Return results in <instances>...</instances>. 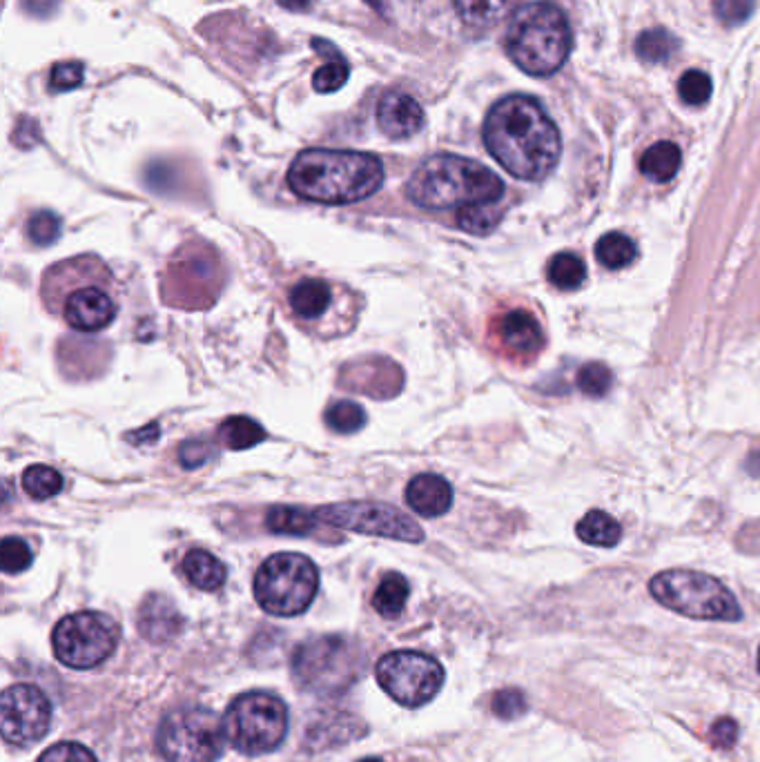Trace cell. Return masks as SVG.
<instances>
[{
  "label": "cell",
  "mask_w": 760,
  "mask_h": 762,
  "mask_svg": "<svg viewBox=\"0 0 760 762\" xmlns=\"http://www.w3.org/2000/svg\"><path fill=\"white\" fill-rule=\"evenodd\" d=\"M319 522L337 526V529L386 537L406 544H420L424 540L422 526L413 517L399 511L395 506L379 502H341L317 508Z\"/></svg>",
  "instance_id": "cell-14"
},
{
  "label": "cell",
  "mask_w": 760,
  "mask_h": 762,
  "mask_svg": "<svg viewBox=\"0 0 760 762\" xmlns=\"http://www.w3.org/2000/svg\"><path fill=\"white\" fill-rule=\"evenodd\" d=\"M286 312L306 335L328 341L353 332L362 312V297L344 281L299 275L286 286Z\"/></svg>",
  "instance_id": "cell-5"
},
{
  "label": "cell",
  "mask_w": 760,
  "mask_h": 762,
  "mask_svg": "<svg viewBox=\"0 0 760 762\" xmlns=\"http://www.w3.org/2000/svg\"><path fill=\"white\" fill-rule=\"evenodd\" d=\"M379 687L402 707L431 702L444 685V667L422 651H393L377 662Z\"/></svg>",
  "instance_id": "cell-13"
},
{
  "label": "cell",
  "mask_w": 760,
  "mask_h": 762,
  "mask_svg": "<svg viewBox=\"0 0 760 762\" xmlns=\"http://www.w3.org/2000/svg\"><path fill=\"white\" fill-rule=\"evenodd\" d=\"M518 3L520 0H453V7L466 25L486 29L502 23Z\"/></svg>",
  "instance_id": "cell-21"
},
{
  "label": "cell",
  "mask_w": 760,
  "mask_h": 762,
  "mask_svg": "<svg viewBox=\"0 0 760 762\" xmlns=\"http://www.w3.org/2000/svg\"><path fill=\"white\" fill-rule=\"evenodd\" d=\"M139 631L150 642H168L181 631V613L170 598L154 593L139 609Z\"/></svg>",
  "instance_id": "cell-19"
},
{
  "label": "cell",
  "mask_w": 760,
  "mask_h": 762,
  "mask_svg": "<svg viewBox=\"0 0 760 762\" xmlns=\"http://www.w3.org/2000/svg\"><path fill=\"white\" fill-rule=\"evenodd\" d=\"M277 3L284 9H288V12H308L317 0H277Z\"/></svg>",
  "instance_id": "cell-45"
},
{
  "label": "cell",
  "mask_w": 760,
  "mask_h": 762,
  "mask_svg": "<svg viewBox=\"0 0 760 762\" xmlns=\"http://www.w3.org/2000/svg\"><path fill=\"white\" fill-rule=\"evenodd\" d=\"M34 562L32 549L21 537H5L0 544V564H3L5 573H23Z\"/></svg>",
  "instance_id": "cell-34"
},
{
  "label": "cell",
  "mask_w": 760,
  "mask_h": 762,
  "mask_svg": "<svg viewBox=\"0 0 760 762\" xmlns=\"http://www.w3.org/2000/svg\"><path fill=\"white\" fill-rule=\"evenodd\" d=\"M406 504L422 517H442L453 506V488L440 475L422 473L408 482Z\"/></svg>",
  "instance_id": "cell-18"
},
{
  "label": "cell",
  "mask_w": 760,
  "mask_h": 762,
  "mask_svg": "<svg viewBox=\"0 0 760 762\" xmlns=\"http://www.w3.org/2000/svg\"><path fill=\"white\" fill-rule=\"evenodd\" d=\"M709 740L716 749H732L738 740V725L732 718H718L709 729Z\"/></svg>",
  "instance_id": "cell-42"
},
{
  "label": "cell",
  "mask_w": 760,
  "mask_h": 762,
  "mask_svg": "<svg viewBox=\"0 0 760 762\" xmlns=\"http://www.w3.org/2000/svg\"><path fill=\"white\" fill-rule=\"evenodd\" d=\"M636 243L622 232H607L596 243V257L607 270H622L636 259Z\"/></svg>",
  "instance_id": "cell-27"
},
{
  "label": "cell",
  "mask_w": 760,
  "mask_h": 762,
  "mask_svg": "<svg viewBox=\"0 0 760 762\" xmlns=\"http://www.w3.org/2000/svg\"><path fill=\"white\" fill-rule=\"evenodd\" d=\"M179 457L185 468H199L212 457V448L203 442H185L181 446Z\"/></svg>",
  "instance_id": "cell-43"
},
{
  "label": "cell",
  "mask_w": 760,
  "mask_h": 762,
  "mask_svg": "<svg viewBox=\"0 0 760 762\" xmlns=\"http://www.w3.org/2000/svg\"><path fill=\"white\" fill-rule=\"evenodd\" d=\"M504 43L520 70L531 76H551L567 63L571 27L558 5L540 0L513 14Z\"/></svg>",
  "instance_id": "cell-6"
},
{
  "label": "cell",
  "mask_w": 760,
  "mask_h": 762,
  "mask_svg": "<svg viewBox=\"0 0 760 762\" xmlns=\"http://www.w3.org/2000/svg\"><path fill=\"white\" fill-rule=\"evenodd\" d=\"M359 762H384L382 758H362Z\"/></svg>",
  "instance_id": "cell-48"
},
{
  "label": "cell",
  "mask_w": 760,
  "mask_h": 762,
  "mask_svg": "<svg viewBox=\"0 0 760 762\" xmlns=\"http://www.w3.org/2000/svg\"><path fill=\"white\" fill-rule=\"evenodd\" d=\"M611 384H613V375L604 364H596V361H591V364L580 368L578 388L582 390L584 395H589V397L607 395Z\"/></svg>",
  "instance_id": "cell-35"
},
{
  "label": "cell",
  "mask_w": 760,
  "mask_h": 762,
  "mask_svg": "<svg viewBox=\"0 0 760 762\" xmlns=\"http://www.w3.org/2000/svg\"><path fill=\"white\" fill-rule=\"evenodd\" d=\"M83 76H85V70H83V63L79 61L56 63L52 67L50 85L56 92H70L83 83Z\"/></svg>",
  "instance_id": "cell-40"
},
{
  "label": "cell",
  "mask_w": 760,
  "mask_h": 762,
  "mask_svg": "<svg viewBox=\"0 0 760 762\" xmlns=\"http://www.w3.org/2000/svg\"><path fill=\"white\" fill-rule=\"evenodd\" d=\"M576 533L584 544L602 546V549H611V546H616L622 537L620 524L604 511H589L578 522Z\"/></svg>",
  "instance_id": "cell-24"
},
{
  "label": "cell",
  "mask_w": 760,
  "mask_h": 762,
  "mask_svg": "<svg viewBox=\"0 0 760 762\" xmlns=\"http://www.w3.org/2000/svg\"><path fill=\"white\" fill-rule=\"evenodd\" d=\"M21 5L29 16L45 18V16H50L56 12L58 0H21Z\"/></svg>",
  "instance_id": "cell-44"
},
{
  "label": "cell",
  "mask_w": 760,
  "mask_h": 762,
  "mask_svg": "<svg viewBox=\"0 0 760 762\" xmlns=\"http://www.w3.org/2000/svg\"><path fill=\"white\" fill-rule=\"evenodd\" d=\"M366 3L382 16L388 14V0H366Z\"/></svg>",
  "instance_id": "cell-47"
},
{
  "label": "cell",
  "mask_w": 760,
  "mask_h": 762,
  "mask_svg": "<svg viewBox=\"0 0 760 762\" xmlns=\"http://www.w3.org/2000/svg\"><path fill=\"white\" fill-rule=\"evenodd\" d=\"M119 640V624L99 611L65 615L52 633L54 656L70 669L99 667L119 647Z\"/></svg>",
  "instance_id": "cell-12"
},
{
  "label": "cell",
  "mask_w": 760,
  "mask_h": 762,
  "mask_svg": "<svg viewBox=\"0 0 760 762\" xmlns=\"http://www.w3.org/2000/svg\"><path fill=\"white\" fill-rule=\"evenodd\" d=\"M52 725V702L34 685H14L0 702V729L9 745L27 747L45 738Z\"/></svg>",
  "instance_id": "cell-15"
},
{
  "label": "cell",
  "mask_w": 760,
  "mask_h": 762,
  "mask_svg": "<svg viewBox=\"0 0 760 762\" xmlns=\"http://www.w3.org/2000/svg\"><path fill=\"white\" fill-rule=\"evenodd\" d=\"M326 424L330 431L341 435L357 433L366 424V410L355 402H335L326 410Z\"/></svg>",
  "instance_id": "cell-32"
},
{
  "label": "cell",
  "mask_w": 760,
  "mask_h": 762,
  "mask_svg": "<svg viewBox=\"0 0 760 762\" xmlns=\"http://www.w3.org/2000/svg\"><path fill=\"white\" fill-rule=\"evenodd\" d=\"M424 110L411 94L391 90L386 92L377 105V125L388 139L404 141L411 139L424 127Z\"/></svg>",
  "instance_id": "cell-16"
},
{
  "label": "cell",
  "mask_w": 760,
  "mask_h": 762,
  "mask_svg": "<svg viewBox=\"0 0 760 762\" xmlns=\"http://www.w3.org/2000/svg\"><path fill=\"white\" fill-rule=\"evenodd\" d=\"M268 531L277 535H297L304 537L313 533L319 526V517L315 511L297 506H275L266 515Z\"/></svg>",
  "instance_id": "cell-23"
},
{
  "label": "cell",
  "mask_w": 760,
  "mask_h": 762,
  "mask_svg": "<svg viewBox=\"0 0 760 762\" xmlns=\"http://www.w3.org/2000/svg\"><path fill=\"white\" fill-rule=\"evenodd\" d=\"M547 277L555 288L576 290L584 283V277H587V268H584V261L580 257H576L573 252H560L549 261Z\"/></svg>",
  "instance_id": "cell-29"
},
{
  "label": "cell",
  "mask_w": 760,
  "mask_h": 762,
  "mask_svg": "<svg viewBox=\"0 0 760 762\" xmlns=\"http://www.w3.org/2000/svg\"><path fill=\"white\" fill-rule=\"evenodd\" d=\"M682 163V152L676 143L660 141L642 154L640 172L656 183H667L676 177Z\"/></svg>",
  "instance_id": "cell-22"
},
{
  "label": "cell",
  "mask_w": 760,
  "mask_h": 762,
  "mask_svg": "<svg viewBox=\"0 0 760 762\" xmlns=\"http://www.w3.org/2000/svg\"><path fill=\"white\" fill-rule=\"evenodd\" d=\"M45 308L74 330L101 332L121 310V288L107 263L81 254L54 263L41 281Z\"/></svg>",
  "instance_id": "cell-2"
},
{
  "label": "cell",
  "mask_w": 760,
  "mask_h": 762,
  "mask_svg": "<svg viewBox=\"0 0 760 762\" xmlns=\"http://www.w3.org/2000/svg\"><path fill=\"white\" fill-rule=\"evenodd\" d=\"M61 234V219L54 212H36L27 223V237L32 239L36 246H50Z\"/></svg>",
  "instance_id": "cell-37"
},
{
  "label": "cell",
  "mask_w": 760,
  "mask_h": 762,
  "mask_svg": "<svg viewBox=\"0 0 760 762\" xmlns=\"http://www.w3.org/2000/svg\"><path fill=\"white\" fill-rule=\"evenodd\" d=\"M350 67L341 56H333L326 65H321L313 76V87L321 94H333L348 83Z\"/></svg>",
  "instance_id": "cell-33"
},
{
  "label": "cell",
  "mask_w": 760,
  "mask_h": 762,
  "mask_svg": "<svg viewBox=\"0 0 760 762\" xmlns=\"http://www.w3.org/2000/svg\"><path fill=\"white\" fill-rule=\"evenodd\" d=\"M219 439L221 444L230 448V451H248V448L261 444L266 439V431L250 417H228L226 422L219 426Z\"/></svg>",
  "instance_id": "cell-26"
},
{
  "label": "cell",
  "mask_w": 760,
  "mask_h": 762,
  "mask_svg": "<svg viewBox=\"0 0 760 762\" xmlns=\"http://www.w3.org/2000/svg\"><path fill=\"white\" fill-rule=\"evenodd\" d=\"M678 38L667 29H649L636 43V52L645 63H665L678 52Z\"/></svg>",
  "instance_id": "cell-31"
},
{
  "label": "cell",
  "mask_w": 760,
  "mask_h": 762,
  "mask_svg": "<svg viewBox=\"0 0 760 762\" xmlns=\"http://www.w3.org/2000/svg\"><path fill=\"white\" fill-rule=\"evenodd\" d=\"M747 471L752 473L754 477H760V453H754L752 457H749V462H747Z\"/></svg>",
  "instance_id": "cell-46"
},
{
  "label": "cell",
  "mask_w": 760,
  "mask_h": 762,
  "mask_svg": "<svg viewBox=\"0 0 760 762\" xmlns=\"http://www.w3.org/2000/svg\"><path fill=\"white\" fill-rule=\"evenodd\" d=\"M183 573L201 591H217L228 580V569L219 558L203 549H194L183 558Z\"/></svg>",
  "instance_id": "cell-20"
},
{
  "label": "cell",
  "mask_w": 760,
  "mask_h": 762,
  "mask_svg": "<svg viewBox=\"0 0 760 762\" xmlns=\"http://www.w3.org/2000/svg\"><path fill=\"white\" fill-rule=\"evenodd\" d=\"M384 177V163L375 154L315 148L292 161L288 185L304 201L348 205L373 197Z\"/></svg>",
  "instance_id": "cell-3"
},
{
  "label": "cell",
  "mask_w": 760,
  "mask_h": 762,
  "mask_svg": "<svg viewBox=\"0 0 760 762\" xmlns=\"http://www.w3.org/2000/svg\"><path fill=\"white\" fill-rule=\"evenodd\" d=\"M226 727L208 707H181L161 720L159 754L168 762H217L226 745Z\"/></svg>",
  "instance_id": "cell-11"
},
{
  "label": "cell",
  "mask_w": 760,
  "mask_h": 762,
  "mask_svg": "<svg viewBox=\"0 0 760 762\" xmlns=\"http://www.w3.org/2000/svg\"><path fill=\"white\" fill-rule=\"evenodd\" d=\"M317 591V566L301 553L272 555L255 575V598L259 607L277 618L304 613L313 604Z\"/></svg>",
  "instance_id": "cell-8"
},
{
  "label": "cell",
  "mask_w": 760,
  "mask_h": 762,
  "mask_svg": "<svg viewBox=\"0 0 760 762\" xmlns=\"http://www.w3.org/2000/svg\"><path fill=\"white\" fill-rule=\"evenodd\" d=\"M23 488L32 500H50L61 493L63 475L47 464H34L23 473Z\"/></svg>",
  "instance_id": "cell-30"
},
{
  "label": "cell",
  "mask_w": 760,
  "mask_h": 762,
  "mask_svg": "<svg viewBox=\"0 0 760 762\" xmlns=\"http://www.w3.org/2000/svg\"><path fill=\"white\" fill-rule=\"evenodd\" d=\"M493 713L502 720H515L520 718L526 713V709H529V702H526V696L522 689H500L498 693L493 696Z\"/></svg>",
  "instance_id": "cell-38"
},
{
  "label": "cell",
  "mask_w": 760,
  "mask_h": 762,
  "mask_svg": "<svg viewBox=\"0 0 760 762\" xmlns=\"http://www.w3.org/2000/svg\"><path fill=\"white\" fill-rule=\"evenodd\" d=\"M486 150L522 181H542L558 165L560 132L544 107L524 94L498 101L484 121Z\"/></svg>",
  "instance_id": "cell-1"
},
{
  "label": "cell",
  "mask_w": 760,
  "mask_h": 762,
  "mask_svg": "<svg viewBox=\"0 0 760 762\" xmlns=\"http://www.w3.org/2000/svg\"><path fill=\"white\" fill-rule=\"evenodd\" d=\"M758 671H760V649H758Z\"/></svg>",
  "instance_id": "cell-49"
},
{
  "label": "cell",
  "mask_w": 760,
  "mask_h": 762,
  "mask_svg": "<svg viewBox=\"0 0 760 762\" xmlns=\"http://www.w3.org/2000/svg\"><path fill=\"white\" fill-rule=\"evenodd\" d=\"M649 593L662 607L691 620L738 622L743 618L734 593L707 573L689 569L662 571L649 582Z\"/></svg>",
  "instance_id": "cell-7"
},
{
  "label": "cell",
  "mask_w": 760,
  "mask_h": 762,
  "mask_svg": "<svg viewBox=\"0 0 760 762\" xmlns=\"http://www.w3.org/2000/svg\"><path fill=\"white\" fill-rule=\"evenodd\" d=\"M406 194L424 210H462L469 205L498 203L504 183L482 163L455 154H437L413 172Z\"/></svg>",
  "instance_id": "cell-4"
},
{
  "label": "cell",
  "mask_w": 760,
  "mask_h": 762,
  "mask_svg": "<svg viewBox=\"0 0 760 762\" xmlns=\"http://www.w3.org/2000/svg\"><path fill=\"white\" fill-rule=\"evenodd\" d=\"M226 738L246 756L275 751L288 734L286 702L268 691H248L232 700L223 718Z\"/></svg>",
  "instance_id": "cell-9"
},
{
  "label": "cell",
  "mask_w": 760,
  "mask_h": 762,
  "mask_svg": "<svg viewBox=\"0 0 760 762\" xmlns=\"http://www.w3.org/2000/svg\"><path fill=\"white\" fill-rule=\"evenodd\" d=\"M495 332H498L500 344L518 357H531L540 353L544 344L540 324L526 310L504 312L498 319V324H495Z\"/></svg>",
  "instance_id": "cell-17"
},
{
  "label": "cell",
  "mask_w": 760,
  "mask_h": 762,
  "mask_svg": "<svg viewBox=\"0 0 760 762\" xmlns=\"http://www.w3.org/2000/svg\"><path fill=\"white\" fill-rule=\"evenodd\" d=\"M756 0H716L714 9L720 23L725 25H740L752 16Z\"/></svg>",
  "instance_id": "cell-41"
},
{
  "label": "cell",
  "mask_w": 760,
  "mask_h": 762,
  "mask_svg": "<svg viewBox=\"0 0 760 762\" xmlns=\"http://www.w3.org/2000/svg\"><path fill=\"white\" fill-rule=\"evenodd\" d=\"M502 208L498 203H480L469 205V208L457 210V226L464 232L475 234V237H484L491 234L502 221Z\"/></svg>",
  "instance_id": "cell-28"
},
{
  "label": "cell",
  "mask_w": 760,
  "mask_h": 762,
  "mask_svg": "<svg viewBox=\"0 0 760 762\" xmlns=\"http://www.w3.org/2000/svg\"><path fill=\"white\" fill-rule=\"evenodd\" d=\"M678 94L687 105H703L711 96V78L705 72L689 70L680 76Z\"/></svg>",
  "instance_id": "cell-36"
},
{
  "label": "cell",
  "mask_w": 760,
  "mask_h": 762,
  "mask_svg": "<svg viewBox=\"0 0 760 762\" xmlns=\"http://www.w3.org/2000/svg\"><path fill=\"white\" fill-rule=\"evenodd\" d=\"M408 595H411V584L404 578L402 573H388L386 578L379 582L377 591L373 595V607L382 615V618H397L404 611Z\"/></svg>",
  "instance_id": "cell-25"
},
{
  "label": "cell",
  "mask_w": 760,
  "mask_h": 762,
  "mask_svg": "<svg viewBox=\"0 0 760 762\" xmlns=\"http://www.w3.org/2000/svg\"><path fill=\"white\" fill-rule=\"evenodd\" d=\"M38 762H99L90 749L81 742H58V745L43 751Z\"/></svg>",
  "instance_id": "cell-39"
},
{
  "label": "cell",
  "mask_w": 760,
  "mask_h": 762,
  "mask_svg": "<svg viewBox=\"0 0 760 762\" xmlns=\"http://www.w3.org/2000/svg\"><path fill=\"white\" fill-rule=\"evenodd\" d=\"M362 662L353 642L339 635H324L297 647L292 656V676L301 689L317 696H335L355 685Z\"/></svg>",
  "instance_id": "cell-10"
}]
</instances>
